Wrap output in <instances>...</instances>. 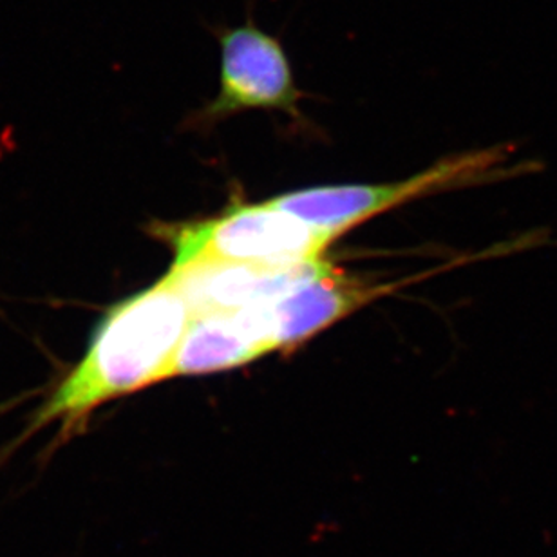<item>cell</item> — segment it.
<instances>
[{
	"label": "cell",
	"mask_w": 557,
	"mask_h": 557,
	"mask_svg": "<svg viewBox=\"0 0 557 557\" xmlns=\"http://www.w3.org/2000/svg\"><path fill=\"white\" fill-rule=\"evenodd\" d=\"M190 319L193 308L169 275L109 306L81 360L27 418L21 442L57 425L53 447H59L84 433L106 404L160 382Z\"/></svg>",
	"instance_id": "obj_1"
},
{
	"label": "cell",
	"mask_w": 557,
	"mask_h": 557,
	"mask_svg": "<svg viewBox=\"0 0 557 557\" xmlns=\"http://www.w3.org/2000/svg\"><path fill=\"white\" fill-rule=\"evenodd\" d=\"M160 236L171 247V270L199 263L295 267L324 261L332 234L278 209L272 201L232 205L210 220L158 225Z\"/></svg>",
	"instance_id": "obj_2"
},
{
	"label": "cell",
	"mask_w": 557,
	"mask_h": 557,
	"mask_svg": "<svg viewBox=\"0 0 557 557\" xmlns=\"http://www.w3.org/2000/svg\"><path fill=\"white\" fill-rule=\"evenodd\" d=\"M221 48L220 91L199 113L198 122L214 124L243 111H281L300 119L299 100L286 49L253 21L218 32Z\"/></svg>",
	"instance_id": "obj_3"
},
{
	"label": "cell",
	"mask_w": 557,
	"mask_h": 557,
	"mask_svg": "<svg viewBox=\"0 0 557 557\" xmlns=\"http://www.w3.org/2000/svg\"><path fill=\"white\" fill-rule=\"evenodd\" d=\"M480 160L471 156L461 160L447 161L429 169L423 174L404 182L382 185H327V187L305 188L270 199L278 209L297 215L300 220L332 234L335 239L351 231L354 226L395 209L409 199L444 188L456 180L471 174Z\"/></svg>",
	"instance_id": "obj_4"
},
{
	"label": "cell",
	"mask_w": 557,
	"mask_h": 557,
	"mask_svg": "<svg viewBox=\"0 0 557 557\" xmlns=\"http://www.w3.org/2000/svg\"><path fill=\"white\" fill-rule=\"evenodd\" d=\"M272 351L275 346L261 305L194 313L160 382L242 368Z\"/></svg>",
	"instance_id": "obj_5"
},
{
	"label": "cell",
	"mask_w": 557,
	"mask_h": 557,
	"mask_svg": "<svg viewBox=\"0 0 557 557\" xmlns=\"http://www.w3.org/2000/svg\"><path fill=\"white\" fill-rule=\"evenodd\" d=\"M387 289L392 288L344 277L327 267L321 274L261 305L275 351L299 346Z\"/></svg>",
	"instance_id": "obj_6"
},
{
	"label": "cell",
	"mask_w": 557,
	"mask_h": 557,
	"mask_svg": "<svg viewBox=\"0 0 557 557\" xmlns=\"http://www.w3.org/2000/svg\"><path fill=\"white\" fill-rule=\"evenodd\" d=\"M327 267L326 261L295 267L199 263L171 270L166 275L187 297L194 315L205 311L242 310L270 302L313 275L321 274Z\"/></svg>",
	"instance_id": "obj_7"
}]
</instances>
